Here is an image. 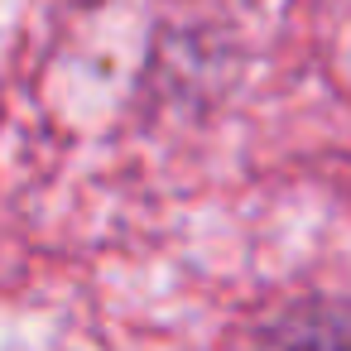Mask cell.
Returning a JSON list of instances; mask_svg holds the SVG:
<instances>
[{"label":"cell","instance_id":"obj_1","mask_svg":"<svg viewBox=\"0 0 351 351\" xmlns=\"http://www.w3.org/2000/svg\"><path fill=\"white\" fill-rule=\"evenodd\" d=\"M255 351H351V303L303 298L260 332Z\"/></svg>","mask_w":351,"mask_h":351}]
</instances>
